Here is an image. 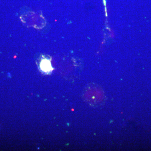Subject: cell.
Returning <instances> with one entry per match:
<instances>
[{"label": "cell", "instance_id": "obj_1", "mask_svg": "<svg viewBox=\"0 0 151 151\" xmlns=\"http://www.w3.org/2000/svg\"><path fill=\"white\" fill-rule=\"evenodd\" d=\"M40 66L41 69L45 73H49L53 69L52 67L50 61L47 59L42 60L41 62Z\"/></svg>", "mask_w": 151, "mask_h": 151}]
</instances>
